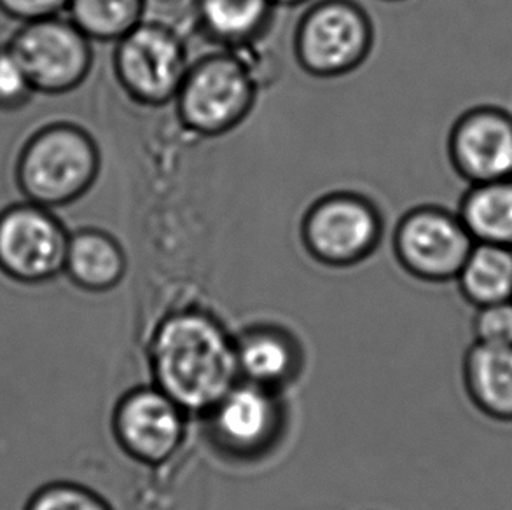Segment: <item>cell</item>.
<instances>
[{"instance_id":"obj_14","label":"cell","mask_w":512,"mask_h":510,"mask_svg":"<svg viewBox=\"0 0 512 510\" xmlns=\"http://www.w3.org/2000/svg\"><path fill=\"white\" fill-rule=\"evenodd\" d=\"M128 259L116 236L100 228H81L70 233L65 269L77 289L102 294L125 280Z\"/></svg>"},{"instance_id":"obj_4","label":"cell","mask_w":512,"mask_h":510,"mask_svg":"<svg viewBox=\"0 0 512 510\" xmlns=\"http://www.w3.org/2000/svg\"><path fill=\"white\" fill-rule=\"evenodd\" d=\"M371 16L357 0H313L292 35L299 69L315 79H338L360 69L374 48Z\"/></svg>"},{"instance_id":"obj_23","label":"cell","mask_w":512,"mask_h":510,"mask_svg":"<svg viewBox=\"0 0 512 510\" xmlns=\"http://www.w3.org/2000/svg\"><path fill=\"white\" fill-rule=\"evenodd\" d=\"M70 0H0V13L23 23L62 16Z\"/></svg>"},{"instance_id":"obj_12","label":"cell","mask_w":512,"mask_h":510,"mask_svg":"<svg viewBox=\"0 0 512 510\" xmlns=\"http://www.w3.org/2000/svg\"><path fill=\"white\" fill-rule=\"evenodd\" d=\"M215 444L229 455H261L282 428V407L271 390L238 381L207 414Z\"/></svg>"},{"instance_id":"obj_2","label":"cell","mask_w":512,"mask_h":510,"mask_svg":"<svg viewBox=\"0 0 512 510\" xmlns=\"http://www.w3.org/2000/svg\"><path fill=\"white\" fill-rule=\"evenodd\" d=\"M250 49L219 48L191 62L172 104L182 130L219 138L249 119L264 77Z\"/></svg>"},{"instance_id":"obj_21","label":"cell","mask_w":512,"mask_h":510,"mask_svg":"<svg viewBox=\"0 0 512 510\" xmlns=\"http://www.w3.org/2000/svg\"><path fill=\"white\" fill-rule=\"evenodd\" d=\"M34 84L9 42L0 46V111H20L32 100Z\"/></svg>"},{"instance_id":"obj_11","label":"cell","mask_w":512,"mask_h":510,"mask_svg":"<svg viewBox=\"0 0 512 510\" xmlns=\"http://www.w3.org/2000/svg\"><path fill=\"white\" fill-rule=\"evenodd\" d=\"M446 152L469 186L512 179V112L499 105H474L451 125Z\"/></svg>"},{"instance_id":"obj_10","label":"cell","mask_w":512,"mask_h":510,"mask_svg":"<svg viewBox=\"0 0 512 510\" xmlns=\"http://www.w3.org/2000/svg\"><path fill=\"white\" fill-rule=\"evenodd\" d=\"M187 416L158 386H139L114 407L112 434L126 456L158 467L170 462L186 441Z\"/></svg>"},{"instance_id":"obj_6","label":"cell","mask_w":512,"mask_h":510,"mask_svg":"<svg viewBox=\"0 0 512 510\" xmlns=\"http://www.w3.org/2000/svg\"><path fill=\"white\" fill-rule=\"evenodd\" d=\"M385 221L376 203L357 191L322 194L306 208L299 236L306 254L327 268H352L380 247Z\"/></svg>"},{"instance_id":"obj_15","label":"cell","mask_w":512,"mask_h":510,"mask_svg":"<svg viewBox=\"0 0 512 510\" xmlns=\"http://www.w3.org/2000/svg\"><path fill=\"white\" fill-rule=\"evenodd\" d=\"M464 385L478 411L512 423V346L474 343L465 353Z\"/></svg>"},{"instance_id":"obj_16","label":"cell","mask_w":512,"mask_h":510,"mask_svg":"<svg viewBox=\"0 0 512 510\" xmlns=\"http://www.w3.org/2000/svg\"><path fill=\"white\" fill-rule=\"evenodd\" d=\"M240 380L277 392L298 373V348L291 336L271 327H257L236 341Z\"/></svg>"},{"instance_id":"obj_13","label":"cell","mask_w":512,"mask_h":510,"mask_svg":"<svg viewBox=\"0 0 512 510\" xmlns=\"http://www.w3.org/2000/svg\"><path fill=\"white\" fill-rule=\"evenodd\" d=\"M277 9L273 0H191L198 34L222 49L257 46Z\"/></svg>"},{"instance_id":"obj_5","label":"cell","mask_w":512,"mask_h":510,"mask_svg":"<svg viewBox=\"0 0 512 510\" xmlns=\"http://www.w3.org/2000/svg\"><path fill=\"white\" fill-rule=\"evenodd\" d=\"M191 62L182 35L156 20L142 21L112 51L119 88L133 104L149 109L173 104Z\"/></svg>"},{"instance_id":"obj_17","label":"cell","mask_w":512,"mask_h":510,"mask_svg":"<svg viewBox=\"0 0 512 510\" xmlns=\"http://www.w3.org/2000/svg\"><path fill=\"white\" fill-rule=\"evenodd\" d=\"M457 212L474 242L512 249V179L469 186Z\"/></svg>"},{"instance_id":"obj_3","label":"cell","mask_w":512,"mask_h":510,"mask_svg":"<svg viewBox=\"0 0 512 510\" xmlns=\"http://www.w3.org/2000/svg\"><path fill=\"white\" fill-rule=\"evenodd\" d=\"M100 170L102 152L90 131L56 121L27 138L16 159L14 177L25 200L56 210L90 193Z\"/></svg>"},{"instance_id":"obj_20","label":"cell","mask_w":512,"mask_h":510,"mask_svg":"<svg viewBox=\"0 0 512 510\" xmlns=\"http://www.w3.org/2000/svg\"><path fill=\"white\" fill-rule=\"evenodd\" d=\"M23 510H112V507L97 491L83 484L56 481L35 491Z\"/></svg>"},{"instance_id":"obj_7","label":"cell","mask_w":512,"mask_h":510,"mask_svg":"<svg viewBox=\"0 0 512 510\" xmlns=\"http://www.w3.org/2000/svg\"><path fill=\"white\" fill-rule=\"evenodd\" d=\"M474 245L457 210L441 205H418L408 210L397 222L392 238L401 268L429 283L457 280Z\"/></svg>"},{"instance_id":"obj_25","label":"cell","mask_w":512,"mask_h":510,"mask_svg":"<svg viewBox=\"0 0 512 510\" xmlns=\"http://www.w3.org/2000/svg\"><path fill=\"white\" fill-rule=\"evenodd\" d=\"M387 2H401V0H387Z\"/></svg>"},{"instance_id":"obj_22","label":"cell","mask_w":512,"mask_h":510,"mask_svg":"<svg viewBox=\"0 0 512 510\" xmlns=\"http://www.w3.org/2000/svg\"><path fill=\"white\" fill-rule=\"evenodd\" d=\"M472 332L479 345L512 346V301L478 308Z\"/></svg>"},{"instance_id":"obj_18","label":"cell","mask_w":512,"mask_h":510,"mask_svg":"<svg viewBox=\"0 0 512 510\" xmlns=\"http://www.w3.org/2000/svg\"><path fill=\"white\" fill-rule=\"evenodd\" d=\"M455 282L476 310L512 301V249L476 243Z\"/></svg>"},{"instance_id":"obj_9","label":"cell","mask_w":512,"mask_h":510,"mask_svg":"<svg viewBox=\"0 0 512 510\" xmlns=\"http://www.w3.org/2000/svg\"><path fill=\"white\" fill-rule=\"evenodd\" d=\"M9 46L16 51L37 93L67 95L83 86L95 63L93 41L70 18L23 23Z\"/></svg>"},{"instance_id":"obj_24","label":"cell","mask_w":512,"mask_h":510,"mask_svg":"<svg viewBox=\"0 0 512 510\" xmlns=\"http://www.w3.org/2000/svg\"><path fill=\"white\" fill-rule=\"evenodd\" d=\"M312 2L313 0H273L275 6L284 7V9H296V7L306 6Z\"/></svg>"},{"instance_id":"obj_1","label":"cell","mask_w":512,"mask_h":510,"mask_svg":"<svg viewBox=\"0 0 512 510\" xmlns=\"http://www.w3.org/2000/svg\"><path fill=\"white\" fill-rule=\"evenodd\" d=\"M154 386L187 414L207 416L240 380L236 341L203 310H177L161 318L147 345Z\"/></svg>"},{"instance_id":"obj_19","label":"cell","mask_w":512,"mask_h":510,"mask_svg":"<svg viewBox=\"0 0 512 510\" xmlns=\"http://www.w3.org/2000/svg\"><path fill=\"white\" fill-rule=\"evenodd\" d=\"M147 0H70L67 13L93 42L116 44L146 20Z\"/></svg>"},{"instance_id":"obj_8","label":"cell","mask_w":512,"mask_h":510,"mask_svg":"<svg viewBox=\"0 0 512 510\" xmlns=\"http://www.w3.org/2000/svg\"><path fill=\"white\" fill-rule=\"evenodd\" d=\"M70 233L55 210L21 201L0 212V273L23 285L55 280L65 269Z\"/></svg>"}]
</instances>
